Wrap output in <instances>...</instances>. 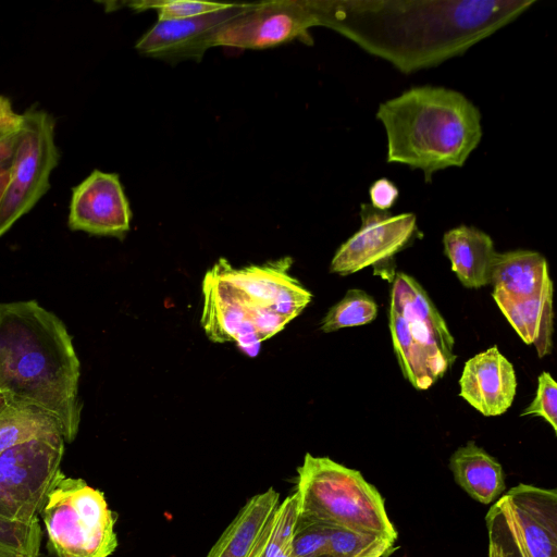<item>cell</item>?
Masks as SVG:
<instances>
[{
  "instance_id": "obj_25",
  "label": "cell",
  "mask_w": 557,
  "mask_h": 557,
  "mask_svg": "<svg viewBox=\"0 0 557 557\" xmlns=\"http://www.w3.org/2000/svg\"><path fill=\"white\" fill-rule=\"evenodd\" d=\"M125 4L135 11L154 10L158 14V21H170L212 13L225 9L230 3L189 0H141L131 1Z\"/></svg>"
},
{
  "instance_id": "obj_29",
  "label": "cell",
  "mask_w": 557,
  "mask_h": 557,
  "mask_svg": "<svg viewBox=\"0 0 557 557\" xmlns=\"http://www.w3.org/2000/svg\"><path fill=\"white\" fill-rule=\"evenodd\" d=\"M488 529L505 534L509 543L516 547L519 557H531L522 541L517 523L511 515L505 496L499 498L486 516Z\"/></svg>"
},
{
  "instance_id": "obj_16",
  "label": "cell",
  "mask_w": 557,
  "mask_h": 557,
  "mask_svg": "<svg viewBox=\"0 0 557 557\" xmlns=\"http://www.w3.org/2000/svg\"><path fill=\"white\" fill-rule=\"evenodd\" d=\"M278 504L280 494L273 487L253 495L206 557H259L267 548Z\"/></svg>"
},
{
  "instance_id": "obj_18",
  "label": "cell",
  "mask_w": 557,
  "mask_h": 557,
  "mask_svg": "<svg viewBox=\"0 0 557 557\" xmlns=\"http://www.w3.org/2000/svg\"><path fill=\"white\" fill-rule=\"evenodd\" d=\"M443 245L451 270L465 287L491 284L497 251L490 235L473 226L459 225L444 234Z\"/></svg>"
},
{
  "instance_id": "obj_32",
  "label": "cell",
  "mask_w": 557,
  "mask_h": 557,
  "mask_svg": "<svg viewBox=\"0 0 557 557\" xmlns=\"http://www.w3.org/2000/svg\"><path fill=\"white\" fill-rule=\"evenodd\" d=\"M23 114L16 113L10 100L0 95V125H11L21 123Z\"/></svg>"
},
{
  "instance_id": "obj_21",
  "label": "cell",
  "mask_w": 557,
  "mask_h": 557,
  "mask_svg": "<svg viewBox=\"0 0 557 557\" xmlns=\"http://www.w3.org/2000/svg\"><path fill=\"white\" fill-rule=\"evenodd\" d=\"M55 435L63 436L55 418L0 393V454L20 444Z\"/></svg>"
},
{
  "instance_id": "obj_27",
  "label": "cell",
  "mask_w": 557,
  "mask_h": 557,
  "mask_svg": "<svg viewBox=\"0 0 557 557\" xmlns=\"http://www.w3.org/2000/svg\"><path fill=\"white\" fill-rule=\"evenodd\" d=\"M521 416L541 417L557 432V383L549 372L539 375L535 397Z\"/></svg>"
},
{
  "instance_id": "obj_12",
  "label": "cell",
  "mask_w": 557,
  "mask_h": 557,
  "mask_svg": "<svg viewBox=\"0 0 557 557\" xmlns=\"http://www.w3.org/2000/svg\"><path fill=\"white\" fill-rule=\"evenodd\" d=\"M202 292L201 324L208 337L215 343L233 341L247 356H257L261 341L238 289L212 268L203 278Z\"/></svg>"
},
{
  "instance_id": "obj_33",
  "label": "cell",
  "mask_w": 557,
  "mask_h": 557,
  "mask_svg": "<svg viewBox=\"0 0 557 557\" xmlns=\"http://www.w3.org/2000/svg\"><path fill=\"white\" fill-rule=\"evenodd\" d=\"M488 557H509L502 544L490 539Z\"/></svg>"
},
{
  "instance_id": "obj_9",
  "label": "cell",
  "mask_w": 557,
  "mask_h": 557,
  "mask_svg": "<svg viewBox=\"0 0 557 557\" xmlns=\"http://www.w3.org/2000/svg\"><path fill=\"white\" fill-rule=\"evenodd\" d=\"M360 216V228L339 246L331 272L349 275L388 261L409 245L418 231L417 216L411 212L393 215L362 203Z\"/></svg>"
},
{
  "instance_id": "obj_2",
  "label": "cell",
  "mask_w": 557,
  "mask_h": 557,
  "mask_svg": "<svg viewBox=\"0 0 557 557\" xmlns=\"http://www.w3.org/2000/svg\"><path fill=\"white\" fill-rule=\"evenodd\" d=\"M376 119L387 136V162L434 172L462 166L482 137L479 109L461 92L412 87L379 106Z\"/></svg>"
},
{
  "instance_id": "obj_31",
  "label": "cell",
  "mask_w": 557,
  "mask_h": 557,
  "mask_svg": "<svg viewBox=\"0 0 557 557\" xmlns=\"http://www.w3.org/2000/svg\"><path fill=\"white\" fill-rule=\"evenodd\" d=\"M22 126L23 120L17 124L0 125V168L10 165L20 139Z\"/></svg>"
},
{
  "instance_id": "obj_14",
  "label": "cell",
  "mask_w": 557,
  "mask_h": 557,
  "mask_svg": "<svg viewBox=\"0 0 557 557\" xmlns=\"http://www.w3.org/2000/svg\"><path fill=\"white\" fill-rule=\"evenodd\" d=\"M249 3H230L225 9L183 20L158 21L136 42L141 54L180 61L200 59L201 41L215 28L243 13Z\"/></svg>"
},
{
  "instance_id": "obj_26",
  "label": "cell",
  "mask_w": 557,
  "mask_h": 557,
  "mask_svg": "<svg viewBox=\"0 0 557 557\" xmlns=\"http://www.w3.org/2000/svg\"><path fill=\"white\" fill-rule=\"evenodd\" d=\"M331 529L298 517L292 543V557H326Z\"/></svg>"
},
{
  "instance_id": "obj_23",
  "label": "cell",
  "mask_w": 557,
  "mask_h": 557,
  "mask_svg": "<svg viewBox=\"0 0 557 557\" xmlns=\"http://www.w3.org/2000/svg\"><path fill=\"white\" fill-rule=\"evenodd\" d=\"M375 300L361 289H349L325 314L321 330L325 333L345 327L360 326L376 318Z\"/></svg>"
},
{
  "instance_id": "obj_7",
  "label": "cell",
  "mask_w": 557,
  "mask_h": 557,
  "mask_svg": "<svg viewBox=\"0 0 557 557\" xmlns=\"http://www.w3.org/2000/svg\"><path fill=\"white\" fill-rule=\"evenodd\" d=\"M55 121L47 111L23 113L20 139L9 165L10 180L0 203V237L50 188V175L60 160Z\"/></svg>"
},
{
  "instance_id": "obj_10",
  "label": "cell",
  "mask_w": 557,
  "mask_h": 557,
  "mask_svg": "<svg viewBox=\"0 0 557 557\" xmlns=\"http://www.w3.org/2000/svg\"><path fill=\"white\" fill-rule=\"evenodd\" d=\"M290 258L234 269L225 259L212 268L245 297L250 307L270 310L292 321L312 299L311 293L288 274Z\"/></svg>"
},
{
  "instance_id": "obj_8",
  "label": "cell",
  "mask_w": 557,
  "mask_h": 557,
  "mask_svg": "<svg viewBox=\"0 0 557 557\" xmlns=\"http://www.w3.org/2000/svg\"><path fill=\"white\" fill-rule=\"evenodd\" d=\"M330 10L322 2L270 1L249 3L234 18L212 30L199 46V57L215 46L264 49L296 39L312 42L309 28L327 25Z\"/></svg>"
},
{
  "instance_id": "obj_6",
  "label": "cell",
  "mask_w": 557,
  "mask_h": 557,
  "mask_svg": "<svg viewBox=\"0 0 557 557\" xmlns=\"http://www.w3.org/2000/svg\"><path fill=\"white\" fill-rule=\"evenodd\" d=\"M61 435L33 440L0 454V518L21 524L38 522L61 469Z\"/></svg>"
},
{
  "instance_id": "obj_22",
  "label": "cell",
  "mask_w": 557,
  "mask_h": 557,
  "mask_svg": "<svg viewBox=\"0 0 557 557\" xmlns=\"http://www.w3.org/2000/svg\"><path fill=\"white\" fill-rule=\"evenodd\" d=\"M395 542L380 534L332 528L326 557H387Z\"/></svg>"
},
{
  "instance_id": "obj_20",
  "label": "cell",
  "mask_w": 557,
  "mask_h": 557,
  "mask_svg": "<svg viewBox=\"0 0 557 557\" xmlns=\"http://www.w3.org/2000/svg\"><path fill=\"white\" fill-rule=\"evenodd\" d=\"M549 280L543 255L525 249L497 252L491 274L493 292L512 298L535 295Z\"/></svg>"
},
{
  "instance_id": "obj_3",
  "label": "cell",
  "mask_w": 557,
  "mask_h": 557,
  "mask_svg": "<svg viewBox=\"0 0 557 557\" xmlns=\"http://www.w3.org/2000/svg\"><path fill=\"white\" fill-rule=\"evenodd\" d=\"M294 494L301 520L397 540L376 487L358 470L329 457L305 455L297 469Z\"/></svg>"
},
{
  "instance_id": "obj_19",
  "label": "cell",
  "mask_w": 557,
  "mask_h": 557,
  "mask_svg": "<svg viewBox=\"0 0 557 557\" xmlns=\"http://www.w3.org/2000/svg\"><path fill=\"white\" fill-rule=\"evenodd\" d=\"M449 468L455 482L481 504L493 503L505 491L502 465L473 441L453 453Z\"/></svg>"
},
{
  "instance_id": "obj_4",
  "label": "cell",
  "mask_w": 557,
  "mask_h": 557,
  "mask_svg": "<svg viewBox=\"0 0 557 557\" xmlns=\"http://www.w3.org/2000/svg\"><path fill=\"white\" fill-rule=\"evenodd\" d=\"M388 322L404 376L414 388L428 389L455 362V341L426 290L404 272L393 280Z\"/></svg>"
},
{
  "instance_id": "obj_34",
  "label": "cell",
  "mask_w": 557,
  "mask_h": 557,
  "mask_svg": "<svg viewBox=\"0 0 557 557\" xmlns=\"http://www.w3.org/2000/svg\"><path fill=\"white\" fill-rule=\"evenodd\" d=\"M9 180H10L9 166L0 168V203L5 194V190H7V187L9 184Z\"/></svg>"
},
{
  "instance_id": "obj_13",
  "label": "cell",
  "mask_w": 557,
  "mask_h": 557,
  "mask_svg": "<svg viewBox=\"0 0 557 557\" xmlns=\"http://www.w3.org/2000/svg\"><path fill=\"white\" fill-rule=\"evenodd\" d=\"M459 386V395L481 414L500 416L515 399L516 371L494 345L466 361Z\"/></svg>"
},
{
  "instance_id": "obj_28",
  "label": "cell",
  "mask_w": 557,
  "mask_h": 557,
  "mask_svg": "<svg viewBox=\"0 0 557 557\" xmlns=\"http://www.w3.org/2000/svg\"><path fill=\"white\" fill-rule=\"evenodd\" d=\"M297 515L288 508L277 510L273 517L271 535L263 557H292V543Z\"/></svg>"
},
{
  "instance_id": "obj_15",
  "label": "cell",
  "mask_w": 557,
  "mask_h": 557,
  "mask_svg": "<svg viewBox=\"0 0 557 557\" xmlns=\"http://www.w3.org/2000/svg\"><path fill=\"white\" fill-rule=\"evenodd\" d=\"M531 557H557L556 490L519 484L505 495Z\"/></svg>"
},
{
  "instance_id": "obj_1",
  "label": "cell",
  "mask_w": 557,
  "mask_h": 557,
  "mask_svg": "<svg viewBox=\"0 0 557 557\" xmlns=\"http://www.w3.org/2000/svg\"><path fill=\"white\" fill-rule=\"evenodd\" d=\"M81 364L64 323L35 300L0 302V393L58 420L77 435Z\"/></svg>"
},
{
  "instance_id": "obj_30",
  "label": "cell",
  "mask_w": 557,
  "mask_h": 557,
  "mask_svg": "<svg viewBox=\"0 0 557 557\" xmlns=\"http://www.w3.org/2000/svg\"><path fill=\"white\" fill-rule=\"evenodd\" d=\"M371 206L379 211H388L398 196V188L387 178L375 181L369 189Z\"/></svg>"
},
{
  "instance_id": "obj_11",
  "label": "cell",
  "mask_w": 557,
  "mask_h": 557,
  "mask_svg": "<svg viewBox=\"0 0 557 557\" xmlns=\"http://www.w3.org/2000/svg\"><path fill=\"white\" fill-rule=\"evenodd\" d=\"M131 219L117 174L94 170L73 188L67 219L71 230L122 238L129 230Z\"/></svg>"
},
{
  "instance_id": "obj_5",
  "label": "cell",
  "mask_w": 557,
  "mask_h": 557,
  "mask_svg": "<svg viewBox=\"0 0 557 557\" xmlns=\"http://www.w3.org/2000/svg\"><path fill=\"white\" fill-rule=\"evenodd\" d=\"M40 515L54 557H109L117 547L114 513L83 479L60 471Z\"/></svg>"
},
{
  "instance_id": "obj_17",
  "label": "cell",
  "mask_w": 557,
  "mask_h": 557,
  "mask_svg": "<svg viewBox=\"0 0 557 557\" xmlns=\"http://www.w3.org/2000/svg\"><path fill=\"white\" fill-rule=\"evenodd\" d=\"M492 296L524 344L533 345L539 357L548 355L553 345V281L529 297L512 298L497 292Z\"/></svg>"
},
{
  "instance_id": "obj_24",
  "label": "cell",
  "mask_w": 557,
  "mask_h": 557,
  "mask_svg": "<svg viewBox=\"0 0 557 557\" xmlns=\"http://www.w3.org/2000/svg\"><path fill=\"white\" fill-rule=\"evenodd\" d=\"M39 522L21 524L0 518V557H44Z\"/></svg>"
}]
</instances>
